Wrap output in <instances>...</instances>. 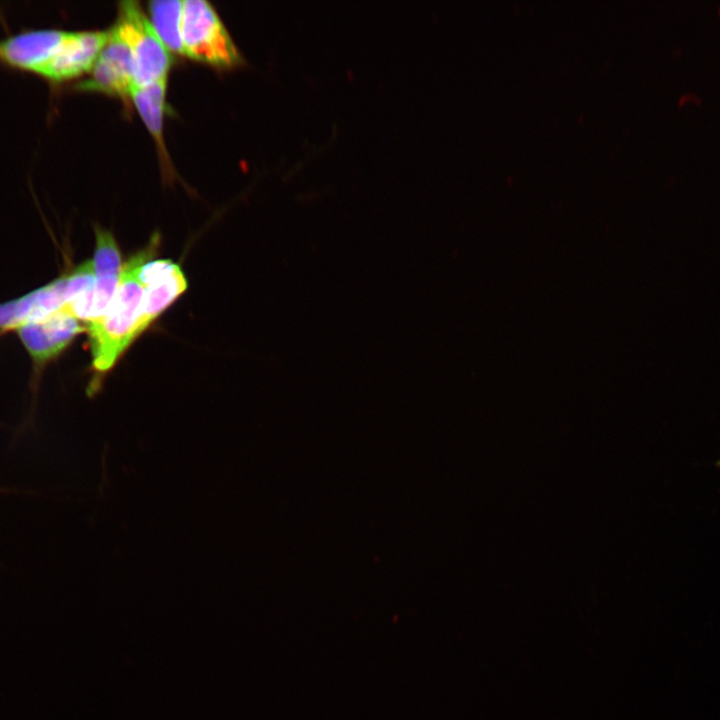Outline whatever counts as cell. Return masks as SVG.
<instances>
[{"mask_svg": "<svg viewBox=\"0 0 720 720\" xmlns=\"http://www.w3.org/2000/svg\"><path fill=\"white\" fill-rule=\"evenodd\" d=\"M155 242L153 240L122 266L118 287L109 307L100 318L85 325L92 366L98 373L110 370L129 345L144 332V287L139 280V271L152 257Z\"/></svg>", "mask_w": 720, "mask_h": 720, "instance_id": "obj_1", "label": "cell"}, {"mask_svg": "<svg viewBox=\"0 0 720 720\" xmlns=\"http://www.w3.org/2000/svg\"><path fill=\"white\" fill-rule=\"evenodd\" d=\"M182 42L184 55L220 68L243 63V56L219 14L205 0H183Z\"/></svg>", "mask_w": 720, "mask_h": 720, "instance_id": "obj_2", "label": "cell"}, {"mask_svg": "<svg viewBox=\"0 0 720 720\" xmlns=\"http://www.w3.org/2000/svg\"><path fill=\"white\" fill-rule=\"evenodd\" d=\"M112 29L131 50L137 87L168 79L172 53L160 40L139 2H120Z\"/></svg>", "mask_w": 720, "mask_h": 720, "instance_id": "obj_3", "label": "cell"}, {"mask_svg": "<svg viewBox=\"0 0 720 720\" xmlns=\"http://www.w3.org/2000/svg\"><path fill=\"white\" fill-rule=\"evenodd\" d=\"M84 286L83 277L70 271L23 296L1 303L0 329L14 330L24 323L63 309L81 293Z\"/></svg>", "mask_w": 720, "mask_h": 720, "instance_id": "obj_4", "label": "cell"}, {"mask_svg": "<svg viewBox=\"0 0 720 720\" xmlns=\"http://www.w3.org/2000/svg\"><path fill=\"white\" fill-rule=\"evenodd\" d=\"M84 330L85 325L64 308L14 329L38 370L58 357Z\"/></svg>", "mask_w": 720, "mask_h": 720, "instance_id": "obj_5", "label": "cell"}, {"mask_svg": "<svg viewBox=\"0 0 720 720\" xmlns=\"http://www.w3.org/2000/svg\"><path fill=\"white\" fill-rule=\"evenodd\" d=\"M90 75L74 88L98 91L121 98H130L135 88L134 60L128 45L111 28Z\"/></svg>", "mask_w": 720, "mask_h": 720, "instance_id": "obj_6", "label": "cell"}, {"mask_svg": "<svg viewBox=\"0 0 720 720\" xmlns=\"http://www.w3.org/2000/svg\"><path fill=\"white\" fill-rule=\"evenodd\" d=\"M69 31L27 29L0 39V64L39 75L56 54Z\"/></svg>", "mask_w": 720, "mask_h": 720, "instance_id": "obj_7", "label": "cell"}, {"mask_svg": "<svg viewBox=\"0 0 720 720\" xmlns=\"http://www.w3.org/2000/svg\"><path fill=\"white\" fill-rule=\"evenodd\" d=\"M108 31H69L68 36L39 73V77L58 85L89 73L107 39Z\"/></svg>", "mask_w": 720, "mask_h": 720, "instance_id": "obj_8", "label": "cell"}, {"mask_svg": "<svg viewBox=\"0 0 720 720\" xmlns=\"http://www.w3.org/2000/svg\"><path fill=\"white\" fill-rule=\"evenodd\" d=\"M139 280L144 287L142 326L144 331L187 288L181 267L169 259L146 261L140 268Z\"/></svg>", "mask_w": 720, "mask_h": 720, "instance_id": "obj_9", "label": "cell"}, {"mask_svg": "<svg viewBox=\"0 0 720 720\" xmlns=\"http://www.w3.org/2000/svg\"><path fill=\"white\" fill-rule=\"evenodd\" d=\"M167 84L168 79H163L144 87L135 86L130 94V99L152 135L160 153L161 163L169 174L173 171V168L171 167L163 133Z\"/></svg>", "mask_w": 720, "mask_h": 720, "instance_id": "obj_10", "label": "cell"}, {"mask_svg": "<svg viewBox=\"0 0 720 720\" xmlns=\"http://www.w3.org/2000/svg\"><path fill=\"white\" fill-rule=\"evenodd\" d=\"M182 10L181 0H154L148 2V11L151 24L163 42L172 53L184 55L182 42Z\"/></svg>", "mask_w": 720, "mask_h": 720, "instance_id": "obj_11", "label": "cell"}, {"mask_svg": "<svg viewBox=\"0 0 720 720\" xmlns=\"http://www.w3.org/2000/svg\"><path fill=\"white\" fill-rule=\"evenodd\" d=\"M95 236L94 276L120 275L121 256L114 236L99 226L95 227Z\"/></svg>", "mask_w": 720, "mask_h": 720, "instance_id": "obj_12", "label": "cell"}, {"mask_svg": "<svg viewBox=\"0 0 720 720\" xmlns=\"http://www.w3.org/2000/svg\"><path fill=\"white\" fill-rule=\"evenodd\" d=\"M714 465L720 469V458L715 461Z\"/></svg>", "mask_w": 720, "mask_h": 720, "instance_id": "obj_13", "label": "cell"}]
</instances>
